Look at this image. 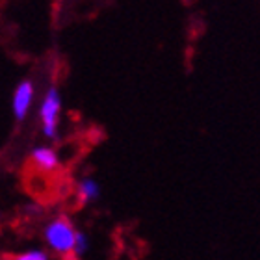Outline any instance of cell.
Masks as SVG:
<instances>
[{"mask_svg": "<svg viewBox=\"0 0 260 260\" xmlns=\"http://www.w3.org/2000/svg\"><path fill=\"white\" fill-rule=\"evenodd\" d=\"M30 164L41 173H56L61 168L60 154L56 152L54 147L50 145H38L30 151Z\"/></svg>", "mask_w": 260, "mask_h": 260, "instance_id": "cell-4", "label": "cell"}, {"mask_svg": "<svg viewBox=\"0 0 260 260\" xmlns=\"http://www.w3.org/2000/svg\"><path fill=\"white\" fill-rule=\"evenodd\" d=\"M76 227L73 219L65 214L54 216L52 219L45 223L43 227V242L50 253L58 256H71L73 255V245H75Z\"/></svg>", "mask_w": 260, "mask_h": 260, "instance_id": "cell-1", "label": "cell"}, {"mask_svg": "<svg viewBox=\"0 0 260 260\" xmlns=\"http://www.w3.org/2000/svg\"><path fill=\"white\" fill-rule=\"evenodd\" d=\"M34 99H36V84L30 78H24L15 86L13 97H11V112L17 123H22L30 115Z\"/></svg>", "mask_w": 260, "mask_h": 260, "instance_id": "cell-3", "label": "cell"}, {"mask_svg": "<svg viewBox=\"0 0 260 260\" xmlns=\"http://www.w3.org/2000/svg\"><path fill=\"white\" fill-rule=\"evenodd\" d=\"M91 247V240H89V234L82 229H76V236H75V245H73V255L75 258H82V256L87 255V251Z\"/></svg>", "mask_w": 260, "mask_h": 260, "instance_id": "cell-6", "label": "cell"}, {"mask_svg": "<svg viewBox=\"0 0 260 260\" xmlns=\"http://www.w3.org/2000/svg\"><path fill=\"white\" fill-rule=\"evenodd\" d=\"M101 184L93 177H82L76 182V197L80 201V205H93L101 197Z\"/></svg>", "mask_w": 260, "mask_h": 260, "instance_id": "cell-5", "label": "cell"}, {"mask_svg": "<svg viewBox=\"0 0 260 260\" xmlns=\"http://www.w3.org/2000/svg\"><path fill=\"white\" fill-rule=\"evenodd\" d=\"M11 260H50V253L43 247H28L11 256Z\"/></svg>", "mask_w": 260, "mask_h": 260, "instance_id": "cell-7", "label": "cell"}, {"mask_svg": "<svg viewBox=\"0 0 260 260\" xmlns=\"http://www.w3.org/2000/svg\"><path fill=\"white\" fill-rule=\"evenodd\" d=\"M60 115H61V93L58 86H49L45 89L39 104V123L41 134L50 141L60 138Z\"/></svg>", "mask_w": 260, "mask_h": 260, "instance_id": "cell-2", "label": "cell"}]
</instances>
